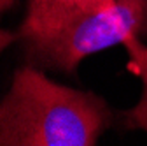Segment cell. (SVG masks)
I'll list each match as a JSON object with an SVG mask.
<instances>
[{"mask_svg":"<svg viewBox=\"0 0 147 146\" xmlns=\"http://www.w3.org/2000/svg\"><path fill=\"white\" fill-rule=\"evenodd\" d=\"M112 123L107 102L49 79L32 65L18 69L0 104L2 146H93Z\"/></svg>","mask_w":147,"mask_h":146,"instance_id":"1","label":"cell"},{"mask_svg":"<svg viewBox=\"0 0 147 146\" xmlns=\"http://www.w3.org/2000/svg\"><path fill=\"white\" fill-rule=\"evenodd\" d=\"M140 33H147V0H117L109 9L81 12L18 35V41L32 63L72 74L89 55L117 44H135Z\"/></svg>","mask_w":147,"mask_h":146,"instance_id":"2","label":"cell"},{"mask_svg":"<svg viewBox=\"0 0 147 146\" xmlns=\"http://www.w3.org/2000/svg\"><path fill=\"white\" fill-rule=\"evenodd\" d=\"M116 2L117 0H28L26 16L16 33L25 35L56 25L81 12L103 11L112 7Z\"/></svg>","mask_w":147,"mask_h":146,"instance_id":"3","label":"cell"},{"mask_svg":"<svg viewBox=\"0 0 147 146\" xmlns=\"http://www.w3.org/2000/svg\"><path fill=\"white\" fill-rule=\"evenodd\" d=\"M123 115H124L126 125L130 129H138V130L147 132V83L140 95V100Z\"/></svg>","mask_w":147,"mask_h":146,"instance_id":"4","label":"cell"},{"mask_svg":"<svg viewBox=\"0 0 147 146\" xmlns=\"http://www.w3.org/2000/svg\"><path fill=\"white\" fill-rule=\"evenodd\" d=\"M9 41H11V42H12V41H18V33H9L7 30H2V49L7 48Z\"/></svg>","mask_w":147,"mask_h":146,"instance_id":"5","label":"cell"},{"mask_svg":"<svg viewBox=\"0 0 147 146\" xmlns=\"http://www.w3.org/2000/svg\"><path fill=\"white\" fill-rule=\"evenodd\" d=\"M14 2H16V0H0V9H2V11H7L9 7L14 5Z\"/></svg>","mask_w":147,"mask_h":146,"instance_id":"6","label":"cell"}]
</instances>
